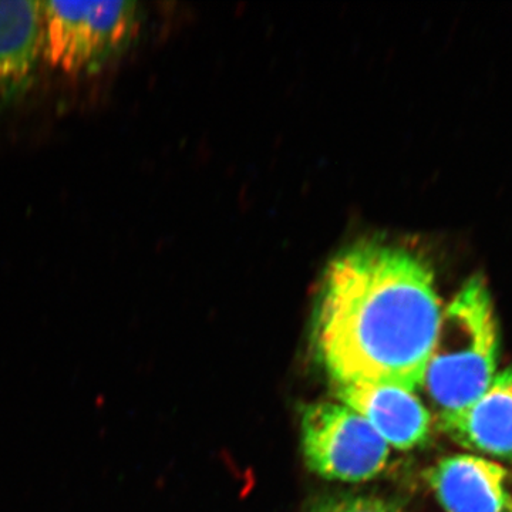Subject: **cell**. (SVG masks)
Listing matches in <instances>:
<instances>
[{
	"mask_svg": "<svg viewBox=\"0 0 512 512\" xmlns=\"http://www.w3.org/2000/svg\"><path fill=\"white\" fill-rule=\"evenodd\" d=\"M430 266L407 249L363 242L330 262L313 316V345L333 384L417 392L439 330Z\"/></svg>",
	"mask_w": 512,
	"mask_h": 512,
	"instance_id": "6da1fadb",
	"label": "cell"
},
{
	"mask_svg": "<svg viewBox=\"0 0 512 512\" xmlns=\"http://www.w3.org/2000/svg\"><path fill=\"white\" fill-rule=\"evenodd\" d=\"M461 447L512 461V367L463 412L439 424Z\"/></svg>",
	"mask_w": 512,
	"mask_h": 512,
	"instance_id": "52a82bcc",
	"label": "cell"
},
{
	"mask_svg": "<svg viewBox=\"0 0 512 512\" xmlns=\"http://www.w3.org/2000/svg\"><path fill=\"white\" fill-rule=\"evenodd\" d=\"M500 330L493 299L473 276L441 312L421 389L439 424L463 412L490 387L498 365Z\"/></svg>",
	"mask_w": 512,
	"mask_h": 512,
	"instance_id": "7a4b0ae2",
	"label": "cell"
},
{
	"mask_svg": "<svg viewBox=\"0 0 512 512\" xmlns=\"http://www.w3.org/2000/svg\"><path fill=\"white\" fill-rule=\"evenodd\" d=\"M316 512H396V510L379 498L348 497L330 501Z\"/></svg>",
	"mask_w": 512,
	"mask_h": 512,
	"instance_id": "9c48e42d",
	"label": "cell"
},
{
	"mask_svg": "<svg viewBox=\"0 0 512 512\" xmlns=\"http://www.w3.org/2000/svg\"><path fill=\"white\" fill-rule=\"evenodd\" d=\"M39 57V2H0V111L29 89Z\"/></svg>",
	"mask_w": 512,
	"mask_h": 512,
	"instance_id": "ba28073f",
	"label": "cell"
},
{
	"mask_svg": "<svg viewBox=\"0 0 512 512\" xmlns=\"http://www.w3.org/2000/svg\"><path fill=\"white\" fill-rule=\"evenodd\" d=\"M301 421L303 457L309 470L318 476L362 483L379 476L386 468L389 444L346 404H311Z\"/></svg>",
	"mask_w": 512,
	"mask_h": 512,
	"instance_id": "277c9868",
	"label": "cell"
},
{
	"mask_svg": "<svg viewBox=\"0 0 512 512\" xmlns=\"http://www.w3.org/2000/svg\"><path fill=\"white\" fill-rule=\"evenodd\" d=\"M336 397L359 413L390 446L412 450L429 443L431 414L416 394L383 384H333Z\"/></svg>",
	"mask_w": 512,
	"mask_h": 512,
	"instance_id": "5b68a950",
	"label": "cell"
},
{
	"mask_svg": "<svg viewBox=\"0 0 512 512\" xmlns=\"http://www.w3.org/2000/svg\"><path fill=\"white\" fill-rule=\"evenodd\" d=\"M427 481L447 512H512L508 473L493 461L466 454L443 458Z\"/></svg>",
	"mask_w": 512,
	"mask_h": 512,
	"instance_id": "8992f818",
	"label": "cell"
},
{
	"mask_svg": "<svg viewBox=\"0 0 512 512\" xmlns=\"http://www.w3.org/2000/svg\"><path fill=\"white\" fill-rule=\"evenodd\" d=\"M40 55L70 73H94L123 55L140 25V5L39 2Z\"/></svg>",
	"mask_w": 512,
	"mask_h": 512,
	"instance_id": "3957f363",
	"label": "cell"
}]
</instances>
